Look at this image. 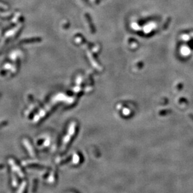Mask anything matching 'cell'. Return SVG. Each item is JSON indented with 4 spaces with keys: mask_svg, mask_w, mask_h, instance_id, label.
Wrapping results in <instances>:
<instances>
[{
    "mask_svg": "<svg viewBox=\"0 0 193 193\" xmlns=\"http://www.w3.org/2000/svg\"><path fill=\"white\" fill-rule=\"evenodd\" d=\"M189 117L191 118V119L192 121H193V114H191V113L189 114Z\"/></svg>",
    "mask_w": 193,
    "mask_h": 193,
    "instance_id": "obj_1",
    "label": "cell"
}]
</instances>
